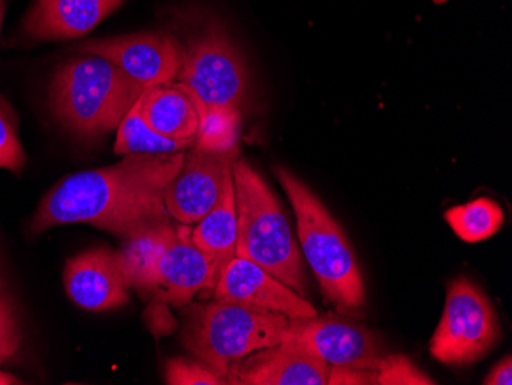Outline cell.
Returning a JSON list of instances; mask_svg holds the SVG:
<instances>
[{"instance_id": "cell-9", "label": "cell", "mask_w": 512, "mask_h": 385, "mask_svg": "<svg viewBox=\"0 0 512 385\" xmlns=\"http://www.w3.org/2000/svg\"><path fill=\"white\" fill-rule=\"evenodd\" d=\"M284 341L296 344L333 367L378 370L387 355L378 333L335 313L290 318Z\"/></svg>"}, {"instance_id": "cell-2", "label": "cell", "mask_w": 512, "mask_h": 385, "mask_svg": "<svg viewBox=\"0 0 512 385\" xmlns=\"http://www.w3.org/2000/svg\"><path fill=\"white\" fill-rule=\"evenodd\" d=\"M276 178L295 211L299 244L325 300L347 313L365 306L364 280L353 246L321 198L293 172L275 166Z\"/></svg>"}, {"instance_id": "cell-25", "label": "cell", "mask_w": 512, "mask_h": 385, "mask_svg": "<svg viewBox=\"0 0 512 385\" xmlns=\"http://www.w3.org/2000/svg\"><path fill=\"white\" fill-rule=\"evenodd\" d=\"M378 381L376 370L352 369V367L330 366V385H371Z\"/></svg>"}, {"instance_id": "cell-20", "label": "cell", "mask_w": 512, "mask_h": 385, "mask_svg": "<svg viewBox=\"0 0 512 385\" xmlns=\"http://www.w3.org/2000/svg\"><path fill=\"white\" fill-rule=\"evenodd\" d=\"M195 142H177L166 139L143 120L138 100L117 128L114 152L117 155L131 154H177L186 152Z\"/></svg>"}, {"instance_id": "cell-23", "label": "cell", "mask_w": 512, "mask_h": 385, "mask_svg": "<svg viewBox=\"0 0 512 385\" xmlns=\"http://www.w3.org/2000/svg\"><path fill=\"white\" fill-rule=\"evenodd\" d=\"M165 381L169 385H223V379L201 359L172 358L166 362Z\"/></svg>"}, {"instance_id": "cell-14", "label": "cell", "mask_w": 512, "mask_h": 385, "mask_svg": "<svg viewBox=\"0 0 512 385\" xmlns=\"http://www.w3.org/2000/svg\"><path fill=\"white\" fill-rule=\"evenodd\" d=\"M217 267L209 255L195 246L191 232L178 231L158 260L148 297L183 307L200 292H214Z\"/></svg>"}, {"instance_id": "cell-29", "label": "cell", "mask_w": 512, "mask_h": 385, "mask_svg": "<svg viewBox=\"0 0 512 385\" xmlns=\"http://www.w3.org/2000/svg\"><path fill=\"white\" fill-rule=\"evenodd\" d=\"M445 2H448V0H434V4H437V5L445 4Z\"/></svg>"}, {"instance_id": "cell-6", "label": "cell", "mask_w": 512, "mask_h": 385, "mask_svg": "<svg viewBox=\"0 0 512 385\" xmlns=\"http://www.w3.org/2000/svg\"><path fill=\"white\" fill-rule=\"evenodd\" d=\"M175 86L194 100L201 123L215 117L238 119L249 91L243 54L221 28L209 27L183 47Z\"/></svg>"}, {"instance_id": "cell-22", "label": "cell", "mask_w": 512, "mask_h": 385, "mask_svg": "<svg viewBox=\"0 0 512 385\" xmlns=\"http://www.w3.org/2000/svg\"><path fill=\"white\" fill-rule=\"evenodd\" d=\"M27 158L17 135V119L11 106L0 97V168L20 174Z\"/></svg>"}, {"instance_id": "cell-16", "label": "cell", "mask_w": 512, "mask_h": 385, "mask_svg": "<svg viewBox=\"0 0 512 385\" xmlns=\"http://www.w3.org/2000/svg\"><path fill=\"white\" fill-rule=\"evenodd\" d=\"M143 120L158 134L177 142H197L201 117L194 100L175 86L157 85L138 99Z\"/></svg>"}, {"instance_id": "cell-24", "label": "cell", "mask_w": 512, "mask_h": 385, "mask_svg": "<svg viewBox=\"0 0 512 385\" xmlns=\"http://www.w3.org/2000/svg\"><path fill=\"white\" fill-rule=\"evenodd\" d=\"M378 372V385H433L436 382L417 369L404 355H385Z\"/></svg>"}, {"instance_id": "cell-4", "label": "cell", "mask_w": 512, "mask_h": 385, "mask_svg": "<svg viewBox=\"0 0 512 385\" xmlns=\"http://www.w3.org/2000/svg\"><path fill=\"white\" fill-rule=\"evenodd\" d=\"M234 189L235 257L258 264L276 280L306 297V270L289 221L269 185L246 158H237L235 162Z\"/></svg>"}, {"instance_id": "cell-1", "label": "cell", "mask_w": 512, "mask_h": 385, "mask_svg": "<svg viewBox=\"0 0 512 385\" xmlns=\"http://www.w3.org/2000/svg\"><path fill=\"white\" fill-rule=\"evenodd\" d=\"M183 158L184 152L131 154L115 165L69 175L40 201L31 232L40 235L62 224L82 223L128 238L169 221L166 186Z\"/></svg>"}, {"instance_id": "cell-13", "label": "cell", "mask_w": 512, "mask_h": 385, "mask_svg": "<svg viewBox=\"0 0 512 385\" xmlns=\"http://www.w3.org/2000/svg\"><path fill=\"white\" fill-rule=\"evenodd\" d=\"M329 373L327 362L290 341H283L238 359L223 381L234 385H325Z\"/></svg>"}, {"instance_id": "cell-15", "label": "cell", "mask_w": 512, "mask_h": 385, "mask_svg": "<svg viewBox=\"0 0 512 385\" xmlns=\"http://www.w3.org/2000/svg\"><path fill=\"white\" fill-rule=\"evenodd\" d=\"M125 0H36L23 30L34 40H69L99 27Z\"/></svg>"}, {"instance_id": "cell-26", "label": "cell", "mask_w": 512, "mask_h": 385, "mask_svg": "<svg viewBox=\"0 0 512 385\" xmlns=\"http://www.w3.org/2000/svg\"><path fill=\"white\" fill-rule=\"evenodd\" d=\"M485 385H511L512 384V358L505 356L502 361L491 370L483 379Z\"/></svg>"}, {"instance_id": "cell-8", "label": "cell", "mask_w": 512, "mask_h": 385, "mask_svg": "<svg viewBox=\"0 0 512 385\" xmlns=\"http://www.w3.org/2000/svg\"><path fill=\"white\" fill-rule=\"evenodd\" d=\"M237 146L215 148L195 142L184 152L177 175L166 186L165 208L181 224H197L220 200L234 178Z\"/></svg>"}, {"instance_id": "cell-18", "label": "cell", "mask_w": 512, "mask_h": 385, "mask_svg": "<svg viewBox=\"0 0 512 385\" xmlns=\"http://www.w3.org/2000/svg\"><path fill=\"white\" fill-rule=\"evenodd\" d=\"M177 234V229L169 220L152 224L142 231L135 232L131 237L123 238L120 254L128 269L132 287L140 295L148 297L158 260Z\"/></svg>"}, {"instance_id": "cell-7", "label": "cell", "mask_w": 512, "mask_h": 385, "mask_svg": "<svg viewBox=\"0 0 512 385\" xmlns=\"http://www.w3.org/2000/svg\"><path fill=\"white\" fill-rule=\"evenodd\" d=\"M500 324L490 298L468 277L450 284L444 313L430 341V352L447 366H468L499 343Z\"/></svg>"}, {"instance_id": "cell-3", "label": "cell", "mask_w": 512, "mask_h": 385, "mask_svg": "<svg viewBox=\"0 0 512 385\" xmlns=\"http://www.w3.org/2000/svg\"><path fill=\"white\" fill-rule=\"evenodd\" d=\"M146 89L109 60L91 54L68 60L51 83L53 114L82 139L119 128Z\"/></svg>"}, {"instance_id": "cell-27", "label": "cell", "mask_w": 512, "mask_h": 385, "mask_svg": "<svg viewBox=\"0 0 512 385\" xmlns=\"http://www.w3.org/2000/svg\"><path fill=\"white\" fill-rule=\"evenodd\" d=\"M22 384L16 376L10 373L0 372V385Z\"/></svg>"}, {"instance_id": "cell-21", "label": "cell", "mask_w": 512, "mask_h": 385, "mask_svg": "<svg viewBox=\"0 0 512 385\" xmlns=\"http://www.w3.org/2000/svg\"><path fill=\"white\" fill-rule=\"evenodd\" d=\"M23 330L16 297L0 263V364L10 361L22 347Z\"/></svg>"}, {"instance_id": "cell-19", "label": "cell", "mask_w": 512, "mask_h": 385, "mask_svg": "<svg viewBox=\"0 0 512 385\" xmlns=\"http://www.w3.org/2000/svg\"><path fill=\"white\" fill-rule=\"evenodd\" d=\"M445 220L460 240L479 243L494 237L503 228L505 212L493 198L480 197L448 209Z\"/></svg>"}, {"instance_id": "cell-10", "label": "cell", "mask_w": 512, "mask_h": 385, "mask_svg": "<svg viewBox=\"0 0 512 385\" xmlns=\"http://www.w3.org/2000/svg\"><path fill=\"white\" fill-rule=\"evenodd\" d=\"M77 50L80 54L109 60L145 89L174 82L183 60V45L163 33H134L88 40Z\"/></svg>"}, {"instance_id": "cell-12", "label": "cell", "mask_w": 512, "mask_h": 385, "mask_svg": "<svg viewBox=\"0 0 512 385\" xmlns=\"http://www.w3.org/2000/svg\"><path fill=\"white\" fill-rule=\"evenodd\" d=\"M214 298L261 312L281 313L287 318L318 315L310 301L276 280L263 267L241 257L232 258L224 267L214 287Z\"/></svg>"}, {"instance_id": "cell-11", "label": "cell", "mask_w": 512, "mask_h": 385, "mask_svg": "<svg viewBox=\"0 0 512 385\" xmlns=\"http://www.w3.org/2000/svg\"><path fill=\"white\" fill-rule=\"evenodd\" d=\"M69 300L89 312H108L125 306L132 283L120 251L94 247L69 258L63 270Z\"/></svg>"}, {"instance_id": "cell-5", "label": "cell", "mask_w": 512, "mask_h": 385, "mask_svg": "<svg viewBox=\"0 0 512 385\" xmlns=\"http://www.w3.org/2000/svg\"><path fill=\"white\" fill-rule=\"evenodd\" d=\"M289 320L281 313L261 312L214 298L209 303L183 306L181 341L223 379L238 359L283 343Z\"/></svg>"}, {"instance_id": "cell-28", "label": "cell", "mask_w": 512, "mask_h": 385, "mask_svg": "<svg viewBox=\"0 0 512 385\" xmlns=\"http://www.w3.org/2000/svg\"><path fill=\"white\" fill-rule=\"evenodd\" d=\"M2 20H4V0H0V30H2Z\"/></svg>"}, {"instance_id": "cell-17", "label": "cell", "mask_w": 512, "mask_h": 385, "mask_svg": "<svg viewBox=\"0 0 512 385\" xmlns=\"http://www.w3.org/2000/svg\"><path fill=\"white\" fill-rule=\"evenodd\" d=\"M191 238L198 249L212 258L220 278L226 264L235 257V244H237L234 178L227 181L217 205L198 221L194 231L191 232Z\"/></svg>"}]
</instances>
